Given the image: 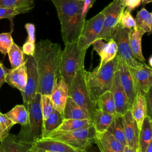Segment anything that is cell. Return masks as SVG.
I'll use <instances>...</instances> for the list:
<instances>
[{"label": "cell", "mask_w": 152, "mask_h": 152, "mask_svg": "<svg viewBox=\"0 0 152 152\" xmlns=\"http://www.w3.org/2000/svg\"><path fill=\"white\" fill-rule=\"evenodd\" d=\"M61 53L60 44L53 43L49 39H41L36 44L33 56L39 76L37 93L50 95L54 85L61 78Z\"/></svg>", "instance_id": "1"}, {"label": "cell", "mask_w": 152, "mask_h": 152, "mask_svg": "<svg viewBox=\"0 0 152 152\" xmlns=\"http://www.w3.org/2000/svg\"><path fill=\"white\" fill-rule=\"evenodd\" d=\"M57 12L64 45L77 42L85 22V1L50 0Z\"/></svg>", "instance_id": "2"}, {"label": "cell", "mask_w": 152, "mask_h": 152, "mask_svg": "<svg viewBox=\"0 0 152 152\" xmlns=\"http://www.w3.org/2000/svg\"><path fill=\"white\" fill-rule=\"evenodd\" d=\"M117 70V57L92 71H86V82L92 101L96 104L99 97L111 89L113 77Z\"/></svg>", "instance_id": "3"}, {"label": "cell", "mask_w": 152, "mask_h": 152, "mask_svg": "<svg viewBox=\"0 0 152 152\" xmlns=\"http://www.w3.org/2000/svg\"><path fill=\"white\" fill-rule=\"evenodd\" d=\"M41 94L37 93L34 99L28 104L24 105L28 113L27 122L21 125L17 137L24 143L32 145L42 138L43 118L40 109Z\"/></svg>", "instance_id": "4"}, {"label": "cell", "mask_w": 152, "mask_h": 152, "mask_svg": "<svg viewBox=\"0 0 152 152\" xmlns=\"http://www.w3.org/2000/svg\"><path fill=\"white\" fill-rule=\"evenodd\" d=\"M86 52L79 48L77 42L65 45L61 56L60 75L68 85L76 72L84 68Z\"/></svg>", "instance_id": "5"}, {"label": "cell", "mask_w": 152, "mask_h": 152, "mask_svg": "<svg viewBox=\"0 0 152 152\" xmlns=\"http://www.w3.org/2000/svg\"><path fill=\"white\" fill-rule=\"evenodd\" d=\"M97 132L93 126L75 131H53L46 138L63 142L72 147L86 150L96 143Z\"/></svg>", "instance_id": "6"}, {"label": "cell", "mask_w": 152, "mask_h": 152, "mask_svg": "<svg viewBox=\"0 0 152 152\" xmlns=\"http://www.w3.org/2000/svg\"><path fill=\"white\" fill-rule=\"evenodd\" d=\"M86 69L78 71L68 85V96L84 109L89 115L91 121L97 105L89 94L86 82Z\"/></svg>", "instance_id": "7"}, {"label": "cell", "mask_w": 152, "mask_h": 152, "mask_svg": "<svg viewBox=\"0 0 152 152\" xmlns=\"http://www.w3.org/2000/svg\"><path fill=\"white\" fill-rule=\"evenodd\" d=\"M125 8L122 0H113L104 7L102 11L104 15V20L99 39L106 42L112 40L114 32L119 24Z\"/></svg>", "instance_id": "8"}, {"label": "cell", "mask_w": 152, "mask_h": 152, "mask_svg": "<svg viewBox=\"0 0 152 152\" xmlns=\"http://www.w3.org/2000/svg\"><path fill=\"white\" fill-rule=\"evenodd\" d=\"M131 28L122 27L120 24L117 26L113 37L118 48L117 55L129 67L137 68L143 63L138 61L134 56L129 44L128 34Z\"/></svg>", "instance_id": "9"}, {"label": "cell", "mask_w": 152, "mask_h": 152, "mask_svg": "<svg viewBox=\"0 0 152 152\" xmlns=\"http://www.w3.org/2000/svg\"><path fill=\"white\" fill-rule=\"evenodd\" d=\"M103 20L104 15L100 11L90 19L85 21L77 42L81 49L87 50L93 43L99 39Z\"/></svg>", "instance_id": "10"}, {"label": "cell", "mask_w": 152, "mask_h": 152, "mask_svg": "<svg viewBox=\"0 0 152 152\" xmlns=\"http://www.w3.org/2000/svg\"><path fill=\"white\" fill-rule=\"evenodd\" d=\"M27 69V82L24 90L21 96L24 105L28 104L34 99L37 93L39 84V76L36 64L33 56H28L25 60Z\"/></svg>", "instance_id": "11"}, {"label": "cell", "mask_w": 152, "mask_h": 152, "mask_svg": "<svg viewBox=\"0 0 152 152\" xmlns=\"http://www.w3.org/2000/svg\"><path fill=\"white\" fill-rule=\"evenodd\" d=\"M137 94L144 96L152 86V69L145 63L137 68L129 67Z\"/></svg>", "instance_id": "12"}, {"label": "cell", "mask_w": 152, "mask_h": 152, "mask_svg": "<svg viewBox=\"0 0 152 152\" xmlns=\"http://www.w3.org/2000/svg\"><path fill=\"white\" fill-rule=\"evenodd\" d=\"M110 91L112 93L115 103L116 115L122 116L131 107L128 103L126 95L122 86L118 68L113 77Z\"/></svg>", "instance_id": "13"}, {"label": "cell", "mask_w": 152, "mask_h": 152, "mask_svg": "<svg viewBox=\"0 0 152 152\" xmlns=\"http://www.w3.org/2000/svg\"><path fill=\"white\" fill-rule=\"evenodd\" d=\"M116 57L117 68L119 72L120 81L131 107L135 96H137L134 83L128 66L117 55Z\"/></svg>", "instance_id": "14"}, {"label": "cell", "mask_w": 152, "mask_h": 152, "mask_svg": "<svg viewBox=\"0 0 152 152\" xmlns=\"http://www.w3.org/2000/svg\"><path fill=\"white\" fill-rule=\"evenodd\" d=\"M122 122L126 145L138 151L140 129L130 109L122 115Z\"/></svg>", "instance_id": "15"}, {"label": "cell", "mask_w": 152, "mask_h": 152, "mask_svg": "<svg viewBox=\"0 0 152 152\" xmlns=\"http://www.w3.org/2000/svg\"><path fill=\"white\" fill-rule=\"evenodd\" d=\"M92 45L93 46V49L97 52L100 58L99 66H103L116 56L118 48L113 40L105 42L102 39H97L93 43Z\"/></svg>", "instance_id": "16"}, {"label": "cell", "mask_w": 152, "mask_h": 152, "mask_svg": "<svg viewBox=\"0 0 152 152\" xmlns=\"http://www.w3.org/2000/svg\"><path fill=\"white\" fill-rule=\"evenodd\" d=\"M69 86L62 77L54 85L50 94L54 109L63 113L64 106L68 97Z\"/></svg>", "instance_id": "17"}, {"label": "cell", "mask_w": 152, "mask_h": 152, "mask_svg": "<svg viewBox=\"0 0 152 152\" xmlns=\"http://www.w3.org/2000/svg\"><path fill=\"white\" fill-rule=\"evenodd\" d=\"M31 148L37 151H55L58 152H83L85 150L72 147L63 142L49 139L42 138L34 142Z\"/></svg>", "instance_id": "18"}, {"label": "cell", "mask_w": 152, "mask_h": 152, "mask_svg": "<svg viewBox=\"0 0 152 152\" xmlns=\"http://www.w3.org/2000/svg\"><path fill=\"white\" fill-rule=\"evenodd\" d=\"M5 82L22 92L24 90L27 82V69L25 62L20 66L8 70Z\"/></svg>", "instance_id": "19"}, {"label": "cell", "mask_w": 152, "mask_h": 152, "mask_svg": "<svg viewBox=\"0 0 152 152\" xmlns=\"http://www.w3.org/2000/svg\"><path fill=\"white\" fill-rule=\"evenodd\" d=\"M31 144L21 142L17 135L9 134L0 143V152H27Z\"/></svg>", "instance_id": "20"}, {"label": "cell", "mask_w": 152, "mask_h": 152, "mask_svg": "<svg viewBox=\"0 0 152 152\" xmlns=\"http://www.w3.org/2000/svg\"><path fill=\"white\" fill-rule=\"evenodd\" d=\"M115 116L96 107L93 115L92 122L97 134H102L106 131Z\"/></svg>", "instance_id": "21"}, {"label": "cell", "mask_w": 152, "mask_h": 152, "mask_svg": "<svg viewBox=\"0 0 152 152\" xmlns=\"http://www.w3.org/2000/svg\"><path fill=\"white\" fill-rule=\"evenodd\" d=\"M151 142L152 121L151 117L146 115L140 129L138 152H145Z\"/></svg>", "instance_id": "22"}, {"label": "cell", "mask_w": 152, "mask_h": 152, "mask_svg": "<svg viewBox=\"0 0 152 152\" xmlns=\"http://www.w3.org/2000/svg\"><path fill=\"white\" fill-rule=\"evenodd\" d=\"M129 109L137 124L138 128L140 129L143 121L147 115V107L145 97L140 94H137Z\"/></svg>", "instance_id": "23"}, {"label": "cell", "mask_w": 152, "mask_h": 152, "mask_svg": "<svg viewBox=\"0 0 152 152\" xmlns=\"http://www.w3.org/2000/svg\"><path fill=\"white\" fill-rule=\"evenodd\" d=\"M144 34L135 28H131L128 34L129 46L134 57L139 61L144 63L145 59L143 56L141 48L142 37Z\"/></svg>", "instance_id": "24"}, {"label": "cell", "mask_w": 152, "mask_h": 152, "mask_svg": "<svg viewBox=\"0 0 152 152\" xmlns=\"http://www.w3.org/2000/svg\"><path fill=\"white\" fill-rule=\"evenodd\" d=\"M63 115L64 119H90L87 112L68 96L64 106Z\"/></svg>", "instance_id": "25"}, {"label": "cell", "mask_w": 152, "mask_h": 152, "mask_svg": "<svg viewBox=\"0 0 152 152\" xmlns=\"http://www.w3.org/2000/svg\"><path fill=\"white\" fill-rule=\"evenodd\" d=\"M63 113L54 109L50 115L45 120H43L42 138H46L50 132L56 130L64 121Z\"/></svg>", "instance_id": "26"}, {"label": "cell", "mask_w": 152, "mask_h": 152, "mask_svg": "<svg viewBox=\"0 0 152 152\" xmlns=\"http://www.w3.org/2000/svg\"><path fill=\"white\" fill-rule=\"evenodd\" d=\"M135 28L145 33H151L152 30V13L148 11L144 8L139 11L135 17Z\"/></svg>", "instance_id": "27"}, {"label": "cell", "mask_w": 152, "mask_h": 152, "mask_svg": "<svg viewBox=\"0 0 152 152\" xmlns=\"http://www.w3.org/2000/svg\"><path fill=\"white\" fill-rule=\"evenodd\" d=\"M93 122L90 119H64L61 124L55 131H71L92 126Z\"/></svg>", "instance_id": "28"}, {"label": "cell", "mask_w": 152, "mask_h": 152, "mask_svg": "<svg viewBox=\"0 0 152 152\" xmlns=\"http://www.w3.org/2000/svg\"><path fill=\"white\" fill-rule=\"evenodd\" d=\"M6 116L11 120L13 124L25 125L28 121V113L24 104H17L11 110L5 113Z\"/></svg>", "instance_id": "29"}, {"label": "cell", "mask_w": 152, "mask_h": 152, "mask_svg": "<svg viewBox=\"0 0 152 152\" xmlns=\"http://www.w3.org/2000/svg\"><path fill=\"white\" fill-rule=\"evenodd\" d=\"M97 107L107 113L116 115V106L112 93L110 90L102 94L96 102Z\"/></svg>", "instance_id": "30"}, {"label": "cell", "mask_w": 152, "mask_h": 152, "mask_svg": "<svg viewBox=\"0 0 152 152\" xmlns=\"http://www.w3.org/2000/svg\"><path fill=\"white\" fill-rule=\"evenodd\" d=\"M107 131L122 144L124 145H126L124 131L122 116L116 115Z\"/></svg>", "instance_id": "31"}, {"label": "cell", "mask_w": 152, "mask_h": 152, "mask_svg": "<svg viewBox=\"0 0 152 152\" xmlns=\"http://www.w3.org/2000/svg\"><path fill=\"white\" fill-rule=\"evenodd\" d=\"M7 53L8 55L11 69L15 68L24 63V53L22 49L15 43H12Z\"/></svg>", "instance_id": "32"}, {"label": "cell", "mask_w": 152, "mask_h": 152, "mask_svg": "<svg viewBox=\"0 0 152 152\" xmlns=\"http://www.w3.org/2000/svg\"><path fill=\"white\" fill-rule=\"evenodd\" d=\"M34 0H0V8H27L31 10Z\"/></svg>", "instance_id": "33"}, {"label": "cell", "mask_w": 152, "mask_h": 152, "mask_svg": "<svg viewBox=\"0 0 152 152\" xmlns=\"http://www.w3.org/2000/svg\"><path fill=\"white\" fill-rule=\"evenodd\" d=\"M97 135L100 137L108 146L115 152H122L124 147V145L121 142L117 140L109 132L107 131L104 132L102 134H97Z\"/></svg>", "instance_id": "34"}, {"label": "cell", "mask_w": 152, "mask_h": 152, "mask_svg": "<svg viewBox=\"0 0 152 152\" xmlns=\"http://www.w3.org/2000/svg\"><path fill=\"white\" fill-rule=\"evenodd\" d=\"M40 109L43 120L47 119L54 110V107L49 94H41Z\"/></svg>", "instance_id": "35"}, {"label": "cell", "mask_w": 152, "mask_h": 152, "mask_svg": "<svg viewBox=\"0 0 152 152\" xmlns=\"http://www.w3.org/2000/svg\"><path fill=\"white\" fill-rule=\"evenodd\" d=\"M31 10L27 8H0V19H8L11 21L17 15L27 13Z\"/></svg>", "instance_id": "36"}, {"label": "cell", "mask_w": 152, "mask_h": 152, "mask_svg": "<svg viewBox=\"0 0 152 152\" xmlns=\"http://www.w3.org/2000/svg\"><path fill=\"white\" fill-rule=\"evenodd\" d=\"M13 122L0 112V142L10 134L11 128L14 126Z\"/></svg>", "instance_id": "37"}, {"label": "cell", "mask_w": 152, "mask_h": 152, "mask_svg": "<svg viewBox=\"0 0 152 152\" xmlns=\"http://www.w3.org/2000/svg\"><path fill=\"white\" fill-rule=\"evenodd\" d=\"M14 42L11 33H0V52L6 55Z\"/></svg>", "instance_id": "38"}, {"label": "cell", "mask_w": 152, "mask_h": 152, "mask_svg": "<svg viewBox=\"0 0 152 152\" xmlns=\"http://www.w3.org/2000/svg\"><path fill=\"white\" fill-rule=\"evenodd\" d=\"M120 25L126 28H133L135 26V19L132 16L131 12L124 10L119 22Z\"/></svg>", "instance_id": "39"}, {"label": "cell", "mask_w": 152, "mask_h": 152, "mask_svg": "<svg viewBox=\"0 0 152 152\" xmlns=\"http://www.w3.org/2000/svg\"><path fill=\"white\" fill-rule=\"evenodd\" d=\"M35 48H36L35 43L30 42L28 40H26L23 46L22 50L23 53L27 55V56H33L34 53Z\"/></svg>", "instance_id": "40"}, {"label": "cell", "mask_w": 152, "mask_h": 152, "mask_svg": "<svg viewBox=\"0 0 152 152\" xmlns=\"http://www.w3.org/2000/svg\"><path fill=\"white\" fill-rule=\"evenodd\" d=\"M25 28L27 32L28 41L35 43V26L32 23H26L25 24Z\"/></svg>", "instance_id": "41"}, {"label": "cell", "mask_w": 152, "mask_h": 152, "mask_svg": "<svg viewBox=\"0 0 152 152\" xmlns=\"http://www.w3.org/2000/svg\"><path fill=\"white\" fill-rule=\"evenodd\" d=\"M142 0H122L125 6V10L131 12L135 8L138 7Z\"/></svg>", "instance_id": "42"}, {"label": "cell", "mask_w": 152, "mask_h": 152, "mask_svg": "<svg viewBox=\"0 0 152 152\" xmlns=\"http://www.w3.org/2000/svg\"><path fill=\"white\" fill-rule=\"evenodd\" d=\"M96 144H97L100 152H115L112 150L108 146V145L97 135L96 140Z\"/></svg>", "instance_id": "43"}, {"label": "cell", "mask_w": 152, "mask_h": 152, "mask_svg": "<svg viewBox=\"0 0 152 152\" xmlns=\"http://www.w3.org/2000/svg\"><path fill=\"white\" fill-rule=\"evenodd\" d=\"M145 99L147 107V115L151 117V88L144 96Z\"/></svg>", "instance_id": "44"}, {"label": "cell", "mask_w": 152, "mask_h": 152, "mask_svg": "<svg viewBox=\"0 0 152 152\" xmlns=\"http://www.w3.org/2000/svg\"><path fill=\"white\" fill-rule=\"evenodd\" d=\"M8 69H7L3 64L0 61V89L4 83L5 82V77L8 72Z\"/></svg>", "instance_id": "45"}, {"label": "cell", "mask_w": 152, "mask_h": 152, "mask_svg": "<svg viewBox=\"0 0 152 152\" xmlns=\"http://www.w3.org/2000/svg\"><path fill=\"white\" fill-rule=\"evenodd\" d=\"M122 152H138V151L134 150V148L130 147L128 145H125L124 147Z\"/></svg>", "instance_id": "46"}, {"label": "cell", "mask_w": 152, "mask_h": 152, "mask_svg": "<svg viewBox=\"0 0 152 152\" xmlns=\"http://www.w3.org/2000/svg\"><path fill=\"white\" fill-rule=\"evenodd\" d=\"M145 152H152V142L150 143L148 147H147Z\"/></svg>", "instance_id": "47"}, {"label": "cell", "mask_w": 152, "mask_h": 152, "mask_svg": "<svg viewBox=\"0 0 152 152\" xmlns=\"http://www.w3.org/2000/svg\"><path fill=\"white\" fill-rule=\"evenodd\" d=\"M142 5H144L147 4H149V3H151L152 2V0H142Z\"/></svg>", "instance_id": "48"}, {"label": "cell", "mask_w": 152, "mask_h": 152, "mask_svg": "<svg viewBox=\"0 0 152 152\" xmlns=\"http://www.w3.org/2000/svg\"><path fill=\"white\" fill-rule=\"evenodd\" d=\"M27 152H39V151H36V150L33 149L32 148H30V149H28V150L27 151Z\"/></svg>", "instance_id": "49"}, {"label": "cell", "mask_w": 152, "mask_h": 152, "mask_svg": "<svg viewBox=\"0 0 152 152\" xmlns=\"http://www.w3.org/2000/svg\"><path fill=\"white\" fill-rule=\"evenodd\" d=\"M39 152H58V151H49V150H43Z\"/></svg>", "instance_id": "50"}, {"label": "cell", "mask_w": 152, "mask_h": 152, "mask_svg": "<svg viewBox=\"0 0 152 152\" xmlns=\"http://www.w3.org/2000/svg\"><path fill=\"white\" fill-rule=\"evenodd\" d=\"M149 64H150V66L151 67L152 65V63H151V56L149 58Z\"/></svg>", "instance_id": "51"}, {"label": "cell", "mask_w": 152, "mask_h": 152, "mask_svg": "<svg viewBox=\"0 0 152 152\" xmlns=\"http://www.w3.org/2000/svg\"><path fill=\"white\" fill-rule=\"evenodd\" d=\"M77 1H85L86 0H77Z\"/></svg>", "instance_id": "52"}, {"label": "cell", "mask_w": 152, "mask_h": 152, "mask_svg": "<svg viewBox=\"0 0 152 152\" xmlns=\"http://www.w3.org/2000/svg\"><path fill=\"white\" fill-rule=\"evenodd\" d=\"M83 152H87V151H86V150H85V151H83Z\"/></svg>", "instance_id": "53"}]
</instances>
